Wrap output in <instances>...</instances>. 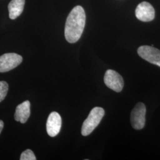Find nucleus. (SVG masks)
Returning a JSON list of instances; mask_svg holds the SVG:
<instances>
[{
  "label": "nucleus",
  "mask_w": 160,
  "mask_h": 160,
  "mask_svg": "<svg viewBox=\"0 0 160 160\" xmlns=\"http://www.w3.org/2000/svg\"><path fill=\"white\" fill-rule=\"evenodd\" d=\"M86 24V14L80 6L75 7L69 14L65 27V37L67 42L74 43L79 40Z\"/></svg>",
  "instance_id": "nucleus-1"
},
{
  "label": "nucleus",
  "mask_w": 160,
  "mask_h": 160,
  "mask_svg": "<svg viewBox=\"0 0 160 160\" xmlns=\"http://www.w3.org/2000/svg\"><path fill=\"white\" fill-rule=\"evenodd\" d=\"M104 115V110L103 108L96 107L92 109L88 116L82 124L81 134L83 136H88L91 134L92 132L99 125Z\"/></svg>",
  "instance_id": "nucleus-2"
},
{
  "label": "nucleus",
  "mask_w": 160,
  "mask_h": 160,
  "mask_svg": "<svg viewBox=\"0 0 160 160\" xmlns=\"http://www.w3.org/2000/svg\"><path fill=\"white\" fill-rule=\"evenodd\" d=\"M23 57L15 53H7L0 57V72L11 71L22 63Z\"/></svg>",
  "instance_id": "nucleus-3"
},
{
  "label": "nucleus",
  "mask_w": 160,
  "mask_h": 160,
  "mask_svg": "<svg viewBox=\"0 0 160 160\" xmlns=\"http://www.w3.org/2000/svg\"><path fill=\"white\" fill-rule=\"evenodd\" d=\"M146 107L142 103H138L132 111L131 122L132 126L137 130L142 129L145 124Z\"/></svg>",
  "instance_id": "nucleus-4"
},
{
  "label": "nucleus",
  "mask_w": 160,
  "mask_h": 160,
  "mask_svg": "<svg viewBox=\"0 0 160 160\" xmlns=\"http://www.w3.org/2000/svg\"><path fill=\"white\" fill-rule=\"evenodd\" d=\"M105 84L111 90L116 92H120L124 86L122 77L118 72L112 69H108L104 75Z\"/></svg>",
  "instance_id": "nucleus-5"
},
{
  "label": "nucleus",
  "mask_w": 160,
  "mask_h": 160,
  "mask_svg": "<svg viewBox=\"0 0 160 160\" xmlns=\"http://www.w3.org/2000/svg\"><path fill=\"white\" fill-rule=\"evenodd\" d=\"M138 55L149 63L160 67V51L153 46H141L138 49Z\"/></svg>",
  "instance_id": "nucleus-6"
},
{
  "label": "nucleus",
  "mask_w": 160,
  "mask_h": 160,
  "mask_svg": "<svg viewBox=\"0 0 160 160\" xmlns=\"http://www.w3.org/2000/svg\"><path fill=\"white\" fill-rule=\"evenodd\" d=\"M135 15L138 19L142 22H151L154 18V8L148 2L143 1L137 6L135 10Z\"/></svg>",
  "instance_id": "nucleus-7"
},
{
  "label": "nucleus",
  "mask_w": 160,
  "mask_h": 160,
  "mask_svg": "<svg viewBox=\"0 0 160 160\" xmlns=\"http://www.w3.org/2000/svg\"><path fill=\"white\" fill-rule=\"evenodd\" d=\"M62 125V119L59 114L53 112L49 114L46 122V131L48 134L51 137H55L59 133Z\"/></svg>",
  "instance_id": "nucleus-8"
},
{
  "label": "nucleus",
  "mask_w": 160,
  "mask_h": 160,
  "mask_svg": "<svg viewBox=\"0 0 160 160\" xmlns=\"http://www.w3.org/2000/svg\"><path fill=\"white\" fill-rule=\"evenodd\" d=\"M30 115V103L27 100L18 104L16 109L14 119L17 122L25 123Z\"/></svg>",
  "instance_id": "nucleus-9"
},
{
  "label": "nucleus",
  "mask_w": 160,
  "mask_h": 160,
  "mask_svg": "<svg viewBox=\"0 0 160 160\" xmlns=\"http://www.w3.org/2000/svg\"><path fill=\"white\" fill-rule=\"evenodd\" d=\"M25 0H12L8 6L9 17L14 20L20 16L23 12Z\"/></svg>",
  "instance_id": "nucleus-10"
},
{
  "label": "nucleus",
  "mask_w": 160,
  "mask_h": 160,
  "mask_svg": "<svg viewBox=\"0 0 160 160\" xmlns=\"http://www.w3.org/2000/svg\"><path fill=\"white\" fill-rule=\"evenodd\" d=\"M8 90V84L4 81H0V103L6 98Z\"/></svg>",
  "instance_id": "nucleus-11"
},
{
  "label": "nucleus",
  "mask_w": 160,
  "mask_h": 160,
  "mask_svg": "<svg viewBox=\"0 0 160 160\" xmlns=\"http://www.w3.org/2000/svg\"><path fill=\"white\" fill-rule=\"evenodd\" d=\"M20 160H36V158L33 152L30 149H26L23 151L20 156Z\"/></svg>",
  "instance_id": "nucleus-12"
},
{
  "label": "nucleus",
  "mask_w": 160,
  "mask_h": 160,
  "mask_svg": "<svg viewBox=\"0 0 160 160\" xmlns=\"http://www.w3.org/2000/svg\"><path fill=\"white\" fill-rule=\"evenodd\" d=\"M3 128H4V122L2 120H0V133L2 131Z\"/></svg>",
  "instance_id": "nucleus-13"
}]
</instances>
